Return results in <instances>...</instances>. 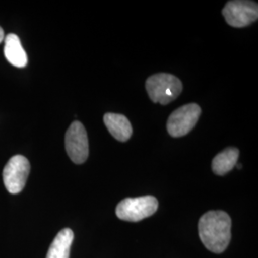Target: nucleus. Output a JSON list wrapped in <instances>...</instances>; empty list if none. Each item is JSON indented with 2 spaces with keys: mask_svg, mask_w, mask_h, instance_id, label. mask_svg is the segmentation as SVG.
Listing matches in <instances>:
<instances>
[{
  "mask_svg": "<svg viewBox=\"0 0 258 258\" xmlns=\"http://www.w3.org/2000/svg\"><path fill=\"white\" fill-rule=\"evenodd\" d=\"M199 237L204 246L214 253L228 248L231 238V219L227 212L211 211L205 213L198 224Z\"/></svg>",
  "mask_w": 258,
  "mask_h": 258,
  "instance_id": "f257e3e1",
  "label": "nucleus"
},
{
  "mask_svg": "<svg viewBox=\"0 0 258 258\" xmlns=\"http://www.w3.org/2000/svg\"><path fill=\"white\" fill-rule=\"evenodd\" d=\"M146 88L152 102L167 104L178 98L183 90V84L175 76L161 73L149 77Z\"/></svg>",
  "mask_w": 258,
  "mask_h": 258,
  "instance_id": "f03ea898",
  "label": "nucleus"
},
{
  "mask_svg": "<svg viewBox=\"0 0 258 258\" xmlns=\"http://www.w3.org/2000/svg\"><path fill=\"white\" fill-rule=\"evenodd\" d=\"M158 210V200L153 196L126 198L116 208V215L120 220L138 222L153 215Z\"/></svg>",
  "mask_w": 258,
  "mask_h": 258,
  "instance_id": "7ed1b4c3",
  "label": "nucleus"
},
{
  "mask_svg": "<svg viewBox=\"0 0 258 258\" xmlns=\"http://www.w3.org/2000/svg\"><path fill=\"white\" fill-rule=\"evenodd\" d=\"M30 163L22 155L13 156L3 169V182L11 194L21 192L26 184L30 173Z\"/></svg>",
  "mask_w": 258,
  "mask_h": 258,
  "instance_id": "20e7f679",
  "label": "nucleus"
},
{
  "mask_svg": "<svg viewBox=\"0 0 258 258\" xmlns=\"http://www.w3.org/2000/svg\"><path fill=\"white\" fill-rule=\"evenodd\" d=\"M201 115V108L196 103H189L176 109L167 120V131L174 138L183 137L194 129Z\"/></svg>",
  "mask_w": 258,
  "mask_h": 258,
  "instance_id": "39448f33",
  "label": "nucleus"
},
{
  "mask_svg": "<svg viewBox=\"0 0 258 258\" xmlns=\"http://www.w3.org/2000/svg\"><path fill=\"white\" fill-rule=\"evenodd\" d=\"M65 148L72 162L81 165L89 155V146L87 133L83 123L75 120L71 123L65 135Z\"/></svg>",
  "mask_w": 258,
  "mask_h": 258,
  "instance_id": "423d86ee",
  "label": "nucleus"
},
{
  "mask_svg": "<svg viewBox=\"0 0 258 258\" xmlns=\"http://www.w3.org/2000/svg\"><path fill=\"white\" fill-rule=\"evenodd\" d=\"M222 14L227 23L232 27H246L255 22L258 18V6L253 1H230Z\"/></svg>",
  "mask_w": 258,
  "mask_h": 258,
  "instance_id": "0eeeda50",
  "label": "nucleus"
},
{
  "mask_svg": "<svg viewBox=\"0 0 258 258\" xmlns=\"http://www.w3.org/2000/svg\"><path fill=\"white\" fill-rule=\"evenodd\" d=\"M103 120L111 135L116 140L126 142L131 137L132 126L125 116L116 113H107L104 115Z\"/></svg>",
  "mask_w": 258,
  "mask_h": 258,
  "instance_id": "6e6552de",
  "label": "nucleus"
},
{
  "mask_svg": "<svg viewBox=\"0 0 258 258\" xmlns=\"http://www.w3.org/2000/svg\"><path fill=\"white\" fill-rule=\"evenodd\" d=\"M4 55L11 64L18 68H23L28 63V57L19 37L15 34H9L4 38Z\"/></svg>",
  "mask_w": 258,
  "mask_h": 258,
  "instance_id": "1a4fd4ad",
  "label": "nucleus"
},
{
  "mask_svg": "<svg viewBox=\"0 0 258 258\" xmlns=\"http://www.w3.org/2000/svg\"><path fill=\"white\" fill-rule=\"evenodd\" d=\"M73 240L74 232L71 229L59 231L48 249L46 258H69Z\"/></svg>",
  "mask_w": 258,
  "mask_h": 258,
  "instance_id": "9d476101",
  "label": "nucleus"
},
{
  "mask_svg": "<svg viewBox=\"0 0 258 258\" xmlns=\"http://www.w3.org/2000/svg\"><path fill=\"white\" fill-rule=\"evenodd\" d=\"M239 150L235 148H226L212 160V170L216 175L223 176L230 172L237 164Z\"/></svg>",
  "mask_w": 258,
  "mask_h": 258,
  "instance_id": "9b49d317",
  "label": "nucleus"
},
{
  "mask_svg": "<svg viewBox=\"0 0 258 258\" xmlns=\"http://www.w3.org/2000/svg\"><path fill=\"white\" fill-rule=\"evenodd\" d=\"M4 38H5V36H4V31H3V29L0 27V42H2L3 40H4Z\"/></svg>",
  "mask_w": 258,
  "mask_h": 258,
  "instance_id": "f8f14e48",
  "label": "nucleus"
},
{
  "mask_svg": "<svg viewBox=\"0 0 258 258\" xmlns=\"http://www.w3.org/2000/svg\"><path fill=\"white\" fill-rule=\"evenodd\" d=\"M235 166H236V167H237V168H242V165H241V164H236Z\"/></svg>",
  "mask_w": 258,
  "mask_h": 258,
  "instance_id": "ddd939ff",
  "label": "nucleus"
}]
</instances>
